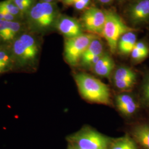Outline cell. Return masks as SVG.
<instances>
[{"label":"cell","mask_w":149,"mask_h":149,"mask_svg":"<svg viewBox=\"0 0 149 149\" xmlns=\"http://www.w3.org/2000/svg\"><path fill=\"white\" fill-rule=\"evenodd\" d=\"M13 50L17 57L23 61H28L36 58L19 39L14 43Z\"/></svg>","instance_id":"e0dca14e"},{"label":"cell","mask_w":149,"mask_h":149,"mask_svg":"<svg viewBox=\"0 0 149 149\" xmlns=\"http://www.w3.org/2000/svg\"><path fill=\"white\" fill-rule=\"evenodd\" d=\"M74 146L82 149H109L111 140L95 129L84 127L68 138Z\"/></svg>","instance_id":"3957f363"},{"label":"cell","mask_w":149,"mask_h":149,"mask_svg":"<svg viewBox=\"0 0 149 149\" xmlns=\"http://www.w3.org/2000/svg\"><path fill=\"white\" fill-rule=\"evenodd\" d=\"M97 37H98L95 34L84 33L76 37L66 38L64 45L66 61L72 66L77 65L91 42Z\"/></svg>","instance_id":"5b68a950"},{"label":"cell","mask_w":149,"mask_h":149,"mask_svg":"<svg viewBox=\"0 0 149 149\" xmlns=\"http://www.w3.org/2000/svg\"><path fill=\"white\" fill-rule=\"evenodd\" d=\"M104 53L103 44L98 37L94 39L84 54L81 61L84 68H91L101 58Z\"/></svg>","instance_id":"8fae6325"},{"label":"cell","mask_w":149,"mask_h":149,"mask_svg":"<svg viewBox=\"0 0 149 149\" xmlns=\"http://www.w3.org/2000/svg\"><path fill=\"white\" fill-rule=\"evenodd\" d=\"M106 21V12L92 7L85 10L82 16V26L88 33L102 35Z\"/></svg>","instance_id":"52a82bcc"},{"label":"cell","mask_w":149,"mask_h":149,"mask_svg":"<svg viewBox=\"0 0 149 149\" xmlns=\"http://www.w3.org/2000/svg\"><path fill=\"white\" fill-rule=\"evenodd\" d=\"M74 77L81 96L86 101L106 106L112 105L109 88L101 81L85 72L77 73Z\"/></svg>","instance_id":"6da1fadb"},{"label":"cell","mask_w":149,"mask_h":149,"mask_svg":"<svg viewBox=\"0 0 149 149\" xmlns=\"http://www.w3.org/2000/svg\"><path fill=\"white\" fill-rule=\"evenodd\" d=\"M55 26L66 38H72L84 34V28L79 21L68 16L59 17Z\"/></svg>","instance_id":"30bf717a"},{"label":"cell","mask_w":149,"mask_h":149,"mask_svg":"<svg viewBox=\"0 0 149 149\" xmlns=\"http://www.w3.org/2000/svg\"><path fill=\"white\" fill-rule=\"evenodd\" d=\"M114 68L115 63L111 56L104 52L91 69L95 74L100 77L109 79Z\"/></svg>","instance_id":"4fadbf2b"},{"label":"cell","mask_w":149,"mask_h":149,"mask_svg":"<svg viewBox=\"0 0 149 149\" xmlns=\"http://www.w3.org/2000/svg\"><path fill=\"white\" fill-rule=\"evenodd\" d=\"M90 2L91 0H77L73 6L77 10H85L90 5Z\"/></svg>","instance_id":"cb8c5ba5"},{"label":"cell","mask_w":149,"mask_h":149,"mask_svg":"<svg viewBox=\"0 0 149 149\" xmlns=\"http://www.w3.org/2000/svg\"><path fill=\"white\" fill-rule=\"evenodd\" d=\"M54 0H42V2H53Z\"/></svg>","instance_id":"f1b7e54d"},{"label":"cell","mask_w":149,"mask_h":149,"mask_svg":"<svg viewBox=\"0 0 149 149\" xmlns=\"http://www.w3.org/2000/svg\"><path fill=\"white\" fill-rule=\"evenodd\" d=\"M0 61L7 66L10 63L11 60L7 54L4 52L0 51Z\"/></svg>","instance_id":"484cf974"},{"label":"cell","mask_w":149,"mask_h":149,"mask_svg":"<svg viewBox=\"0 0 149 149\" xmlns=\"http://www.w3.org/2000/svg\"><path fill=\"white\" fill-rule=\"evenodd\" d=\"M129 135L140 149H149V122L140 121L132 127Z\"/></svg>","instance_id":"7c38bea8"},{"label":"cell","mask_w":149,"mask_h":149,"mask_svg":"<svg viewBox=\"0 0 149 149\" xmlns=\"http://www.w3.org/2000/svg\"><path fill=\"white\" fill-rule=\"evenodd\" d=\"M100 3H101L104 5H111L114 0H97Z\"/></svg>","instance_id":"4316f807"},{"label":"cell","mask_w":149,"mask_h":149,"mask_svg":"<svg viewBox=\"0 0 149 149\" xmlns=\"http://www.w3.org/2000/svg\"><path fill=\"white\" fill-rule=\"evenodd\" d=\"M117 1L119 2L123 3V2H126L129 1H130V0H117Z\"/></svg>","instance_id":"4dcf8cb0"},{"label":"cell","mask_w":149,"mask_h":149,"mask_svg":"<svg viewBox=\"0 0 149 149\" xmlns=\"http://www.w3.org/2000/svg\"><path fill=\"white\" fill-rule=\"evenodd\" d=\"M109 149H140L129 134L111 141Z\"/></svg>","instance_id":"9a60e30c"},{"label":"cell","mask_w":149,"mask_h":149,"mask_svg":"<svg viewBox=\"0 0 149 149\" xmlns=\"http://www.w3.org/2000/svg\"><path fill=\"white\" fill-rule=\"evenodd\" d=\"M23 43L27 49L32 53V54L36 57L38 52L37 44L34 39L28 34H23L19 38Z\"/></svg>","instance_id":"d6986e66"},{"label":"cell","mask_w":149,"mask_h":149,"mask_svg":"<svg viewBox=\"0 0 149 149\" xmlns=\"http://www.w3.org/2000/svg\"><path fill=\"white\" fill-rule=\"evenodd\" d=\"M57 7L53 2H42L34 6L29 11V19L33 27L44 31L53 26L58 18Z\"/></svg>","instance_id":"277c9868"},{"label":"cell","mask_w":149,"mask_h":149,"mask_svg":"<svg viewBox=\"0 0 149 149\" xmlns=\"http://www.w3.org/2000/svg\"><path fill=\"white\" fill-rule=\"evenodd\" d=\"M0 66H2V67H4V68H5L7 67V66L3 64V63H2L1 61H0Z\"/></svg>","instance_id":"1f68e13d"},{"label":"cell","mask_w":149,"mask_h":149,"mask_svg":"<svg viewBox=\"0 0 149 149\" xmlns=\"http://www.w3.org/2000/svg\"><path fill=\"white\" fill-rule=\"evenodd\" d=\"M0 8L8 12L13 16L18 14L20 11L19 8L11 0H6L0 2Z\"/></svg>","instance_id":"ffe728a7"},{"label":"cell","mask_w":149,"mask_h":149,"mask_svg":"<svg viewBox=\"0 0 149 149\" xmlns=\"http://www.w3.org/2000/svg\"><path fill=\"white\" fill-rule=\"evenodd\" d=\"M106 12V21L102 36L107 42L111 52L114 53L117 50L120 38L129 32L136 31V29L128 26L117 13L112 11Z\"/></svg>","instance_id":"7a4b0ae2"},{"label":"cell","mask_w":149,"mask_h":149,"mask_svg":"<svg viewBox=\"0 0 149 149\" xmlns=\"http://www.w3.org/2000/svg\"><path fill=\"white\" fill-rule=\"evenodd\" d=\"M14 19V16L5 11L3 9L0 8V19H3L6 21H12Z\"/></svg>","instance_id":"d4e9b609"},{"label":"cell","mask_w":149,"mask_h":149,"mask_svg":"<svg viewBox=\"0 0 149 149\" xmlns=\"http://www.w3.org/2000/svg\"><path fill=\"white\" fill-rule=\"evenodd\" d=\"M72 145V144H71ZM74 146V145H73ZM74 148L76 149H80V148H78V147H76V146H74Z\"/></svg>","instance_id":"836d02e7"},{"label":"cell","mask_w":149,"mask_h":149,"mask_svg":"<svg viewBox=\"0 0 149 149\" xmlns=\"http://www.w3.org/2000/svg\"><path fill=\"white\" fill-rule=\"evenodd\" d=\"M10 21L0 19V38L4 41H8Z\"/></svg>","instance_id":"44dd1931"},{"label":"cell","mask_w":149,"mask_h":149,"mask_svg":"<svg viewBox=\"0 0 149 149\" xmlns=\"http://www.w3.org/2000/svg\"><path fill=\"white\" fill-rule=\"evenodd\" d=\"M115 103L118 111L127 117L135 115L139 112L140 107V102L129 92L118 95L115 98Z\"/></svg>","instance_id":"9c48e42d"},{"label":"cell","mask_w":149,"mask_h":149,"mask_svg":"<svg viewBox=\"0 0 149 149\" xmlns=\"http://www.w3.org/2000/svg\"><path fill=\"white\" fill-rule=\"evenodd\" d=\"M5 68H4V67H2V66H0V73L1 72H3L5 69Z\"/></svg>","instance_id":"f546056e"},{"label":"cell","mask_w":149,"mask_h":149,"mask_svg":"<svg viewBox=\"0 0 149 149\" xmlns=\"http://www.w3.org/2000/svg\"><path fill=\"white\" fill-rule=\"evenodd\" d=\"M20 29V24L15 22L10 21V33L8 36V41L13 39L16 36V34Z\"/></svg>","instance_id":"7402d4cb"},{"label":"cell","mask_w":149,"mask_h":149,"mask_svg":"<svg viewBox=\"0 0 149 149\" xmlns=\"http://www.w3.org/2000/svg\"><path fill=\"white\" fill-rule=\"evenodd\" d=\"M77 0H63L64 3L66 6H73Z\"/></svg>","instance_id":"83f0119b"},{"label":"cell","mask_w":149,"mask_h":149,"mask_svg":"<svg viewBox=\"0 0 149 149\" xmlns=\"http://www.w3.org/2000/svg\"><path fill=\"white\" fill-rule=\"evenodd\" d=\"M149 55V45L143 40L137 41L130 54L132 60L136 63L141 62L146 59Z\"/></svg>","instance_id":"2e32d148"},{"label":"cell","mask_w":149,"mask_h":149,"mask_svg":"<svg viewBox=\"0 0 149 149\" xmlns=\"http://www.w3.org/2000/svg\"><path fill=\"white\" fill-rule=\"evenodd\" d=\"M140 93V102L149 110V71L144 74Z\"/></svg>","instance_id":"ac0fdd59"},{"label":"cell","mask_w":149,"mask_h":149,"mask_svg":"<svg viewBox=\"0 0 149 149\" xmlns=\"http://www.w3.org/2000/svg\"><path fill=\"white\" fill-rule=\"evenodd\" d=\"M125 15L133 28L142 27L149 23V0H130Z\"/></svg>","instance_id":"8992f818"},{"label":"cell","mask_w":149,"mask_h":149,"mask_svg":"<svg viewBox=\"0 0 149 149\" xmlns=\"http://www.w3.org/2000/svg\"><path fill=\"white\" fill-rule=\"evenodd\" d=\"M20 11H26L31 5V2L27 0H11Z\"/></svg>","instance_id":"603a6c76"},{"label":"cell","mask_w":149,"mask_h":149,"mask_svg":"<svg viewBox=\"0 0 149 149\" xmlns=\"http://www.w3.org/2000/svg\"><path fill=\"white\" fill-rule=\"evenodd\" d=\"M135 31L129 32L120 38L117 45L118 52L123 55H130L137 42L136 34Z\"/></svg>","instance_id":"5bb4252c"},{"label":"cell","mask_w":149,"mask_h":149,"mask_svg":"<svg viewBox=\"0 0 149 149\" xmlns=\"http://www.w3.org/2000/svg\"><path fill=\"white\" fill-rule=\"evenodd\" d=\"M113 82L118 90L130 92L137 82V74L133 70L127 66H120L114 71Z\"/></svg>","instance_id":"ba28073f"},{"label":"cell","mask_w":149,"mask_h":149,"mask_svg":"<svg viewBox=\"0 0 149 149\" xmlns=\"http://www.w3.org/2000/svg\"><path fill=\"white\" fill-rule=\"evenodd\" d=\"M68 149H76L74 148V146L72 145H69V148H68Z\"/></svg>","instance_id":"d6a6232c"}]
</instances>
